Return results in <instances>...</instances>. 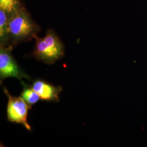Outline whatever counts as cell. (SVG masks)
<instances>
[{
    "instance_id": "1",
    "label": "cell",
    "mask_w": 147,
    "mask_h": 147,
    "mask_svg": "<svg viewBox=\"0 0 147 147\" xmlns=\"http://www.w3.org/2000/svg\"><path fill=\"white\" fill-rule=\"evenodd\" d=\"M40 28L26 11L21 7L9 16L8 37L9 45H13L34 38Z\"/></svg>"
},
{
    "instance_id": "2",
    "label": "cell",
    "mask_w": 147,
    "mask_h": 147,
    "mask_svg": "<svg viewBox=\"0 0 147 147\" xmlns=\"http://www.w3.org/2000/svg\"><path fill=\"white\" fill-rule=\"evenodd\" d=\"M33 56L38 61L53 64L64 56L63 43L52 30H49L42 38L37 36Z\"/></svg>"
},
{
    "instance_id": "3",
    "label": "cell",
    "mask_w": 147,
    "mask_h": 147,
    "mask_svg": "<svg viewBox=\"0 0 147 147\" xmlns=\"http://www.w3.org/2000/svg\"><path fill=\"white\" fill-rule=\"evenodd\" d=\"M3 90L8 99L7 107L8 120L12 123L21 124L30 131L31 127L27 121V116L28 111L31 107L21 96L18 97L11 95L5 87H3Z\"/></svg>"
},
{
    "instance_id": "4",
    "label": "cell",
    "mask_w": 147,
    "mask_h": 147,
    "mask_svg": "<svg viewBox=\"0 0 147 147\" xmlns=\"http://www.w3.org/2000/svg\"><path fill=\"white\" fill-rule=\"evenodd\" d=\"M13 47L0 46V79L1 82L7 78H14L22 82V79H31L19 66L13 57L11 51Z\"/></svg>"
},
{
    "instance_id": "5",
    "label": "cell",
    "mask_w": 147,
    "mask_h": 147,
    "mask_svg": "<svg viewBox=\"0 0 147 147\" xmlns=\"http://www.w3.org/2000/svg\"><path fill=\"white\" fill-rule=\"evenodd\" d=\"M32 87L41 100L56 102L59 101V94L62 91L61 86L56 87L44 80L38 79L33 81Z\"/></svg>"
},
{
    "instance_id": "6",
    "label": "cell",
    "mask_w": 147,
    "mask_h": 147,
    "mask_svg": "<svg viewBox=\"0 0 147 147\" xmlns=\"http://www.w3.org/2000/svg\"><path fill=\"white\" fill-rule=\"evenodd\" d=\"M9 15L0 9V46L10 45L8 37V20Z\"/></svg>"
},
{
    "instance_id": "7",
    "label": "cell",
    "mask_w": 147,
    "mask_h": 147,
    "mask_svg": "<svg viewBox=\"0 0 147 147\" xmlns=\"http://www.w3.org/2000/svg\"><path fill=\"white\" fill-rule=\"evenodd\" d=\"M21 84L23 86V90L20 96L32 108L33 105L36 104L40 99V96L37 92L33 89L32 87L28 86L24 82H21Z\"/></svg>"
},
{
    "instance_id": "8",
    "label": "cell",
    "mask_w": 147,
    "mask_h": 147,
    "mask_svg": "<svg viewBox=\"0 0 147 147\" xmlns=\"http://www.w3.org/2000/svg\"><path fill=\"white\" fill-rule=\"evenodd\" d=\"M21 7L20 0H0V9L9 15Z\"/></svg>"
}]
</instances>
